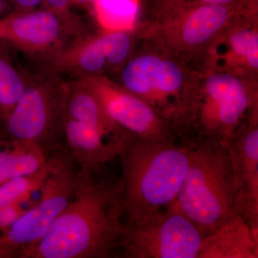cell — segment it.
Masks as SVG:
<instances>
[{
	"instance_id": "obj_1",
	"label": "cell",
	"mask_w": 258,
	"mask_h": 258,
	"mask_svg": "<svg viewBox=\"0 0 258 258\" xmlns=\"http://www.w3.org/2000/svg\"><path fill=\"white\" fill-rule=\"evenodd\" d=\"M98 173L79 169L74 198L22 258L119 257L125 227L121 180L98 179Z\"/></svg>"
},
{
	"instance_id": "obj_2",
	"label": "cell",
	"mask_w": 258,
	"mask_h": 258,
	"mask_svg": "<svg viewBox=\"0 0 258 258\" xmlns=\"http://www.w3.org/2000/svg\"><path fill=\"white\" fill-rule=\"evenodd\" d=\"M189 142L149 140L124 131L118 144L125 222L134 223L175 201L189 164Z\"/></svg>"
},
{
	"instance_id": "obj_3",
	"label": "cell",
	"mask_w": 258,
	"mask_h": 258,
	"mask_svg": "<svg viewBox=\"0 0 258 258\" xmlns=\"http://www.w3.org/2000/svg\"><path fill=\"white\" fill-rule=\"evenodd\" d=\"M116 75L115 82L152 107L181 137L186 135L198 71L139 38L133 54Z\"/></svg>"
},
{
	"instance_id": "obj_4",
	"label": "cell",
	"mask_w": 258,
	"mask_h": 258,
	"mask_svg": "<svg viewBox=\"0 0 258 258\" xmlns=\"http://www.w3.org/2000/svg\"><path fill=\"white\" fill-rule=\"evenodd\" d=\"M189 144V168L171 205L205 237L237 213L233 174L227 145L200 139Z\"/></svg>"
},
{
	"instance_id": "obj_5",
	"label": "cell",
	"mask_w": 258,
	"mask_h": 258,
	"mask_svg": "<svg viewBox=\"0 0 258 258\" xmlns=\"http://www.w3.org/2000/svg\"><path fill=\"white\" fill-rule=\"evenodd\" d=\"M258 113V81L216 71L199 72L187 132L228 146Z\"/></svg>"
},
{
	"instance_id": "obj_6",
	"label": "cell",
	"mask_w": 258,
	"mask_h": 258,
	"mask_svg": "<svg viewBox=\"0 0 258 258\" xmlns=\"http://www.w3.org/2000/svg\"><path fill=\"white\" fill-rule=\"evenodd\" d=\"M249 17L222 5H199L174 10L137 27L139 39L195 69L215 39L241 18Z\"/></svg>"
},
{
	"instance_id": "obj_7",
	"label": "cell",
	"mask_w": 258,
	"mask_h": 258,
	"mask_svg": "<svg viewBox=\"0 0 258 258\" xmlns=\"http://www.w3.org/2000/svg\"><path fill=\"white\" fill-rule=\"evenodd\" d=\"M64 98V82L59 74L47 70L28 76L23 94L3 121L6 138L37 144L47 155L63 147Z\"/></svg>"
},
{
	"instance_id": "obj_8",
	"label": "cell",
	"mask_w": 258,
	"mask_h": 258,
	"mask_svg": "<svg viewBox=\"0 0 258 258\" xmlns=\"http://www.w3.org/2000/svg\"><path fill=\"white\" fill-rule=\"evenodd\" d=\"M48 157L50 171L39 190L38 201L0 235V242L20 258L46 235L74 198L79 166L64 147Z\"/></svg>"
},
{
	"instance_id": "obj_9",
	"label": "cell",
	"mask_w": 258,
	"mask_h": 258,
	"mask_svg": "<svg viewBox=\"0 0 258 258\" xmlns=\"http://www.w3.org/2000/svg\"><path fill=\"white\" fill-rule=\"evenodd\" d=\"M138 222H125L118 255L123 258H198L204 235L172 205Z\"/></svg>"
},
{
	"instance_id": "obj_10",
	"label": "cell",
	"mask_w": 258,
	"mask_h": 258,
	"mask_svg": "<svg viewBox=\"0 0 258 258\" xmlns=\"http://www.w3.org/2000/svg\"><path fill=\"white\" fill-rule=\"evenodd\" d=\"M83 24L71 13L43 8L0 19V40L46 61L84 35Z\"/></svg>"
},
{
	"instance_id": "obj_11",
	"label": "cell",
	"mask_w": 258,
	"mask_h": 258,
	"mask_svg": "<svg viewBox=\"0 0 258 258\" xmlns=\"http://www.w3.org/2000/svg\"><path fill=\"white\" fill-rule=\"evenodd\" d=\"M137 30L86 33L45 61L47 69L76 79L117 74L133 54Z\"/></svg>"
},
{
	"instance_id": "obj_12",
	"label": "cell",
	"mask_w": 258,
	"mask_h": 258,
	"mask_svg": "<svg viewBox=\"0 0 258 258\" xmlns=\"http://www.w3.org/2000/svg\"><path fill=\"white\" fill-rule=\"evenodd\" d=\"M96 95L110 119L123 130L149 140H176L174 127L142 99L108 76L81 78Z\"/></svg>"
},
{
	"instance_id": "obj_13",
	"label": "cell",
	"mask_w": 258,
	"mask_h": 258,
	"mask_svg": "<svg viewBox=\"0 0 258 258\" xmlns=\"http://www.w3.org/2000/svg\"><path fill=\"white\" fill-rule=\"evenodd\" d=\"M195 70L258 81V18L245 17L231 25L207 48Z\"/></svg>"
},
{
	"instance_id": "obj_14",
	"label": "cell",
	"mask_w": 258,
	"mask_h": 258,
	"mask_svg": "<svg viewBox=\"0 0 258 258\" xmlns=\"http://www.w3.org/2000/svg\"><path fill=\"white\" fill-rule=\"evenodd\" d=\"M233 174L235 211L258 232V114L227 146Z\"/></svg>"
},
{
	"instance_id": "obj_15",
	"label": "cell",
	"mask_w": 258,
	"mask_h": 258,
	"mask_svg": "<svg viewBox=\"0 0 258 258\" xmlns=\"http://www.w3.org/2000/svg\"><path fill=\"white\" fill-rule=\"evenodd\" d=\"M62 132L64 149L80 170L98 172L102 166L118 157L120 139L111 138L92 125L63 114Z\"/></svg>"
},
{
	"instance_id": "obj_16",
	"label": "cell",
	"mask_w": 258,
	"mask_h": 258,
	"mask_svg": "<svg viewBox=\"0 0 258 258\" xmlns=\"http://www.w3.org/2000/svg\"><path fill=\"white\" fill-rule=\"evenodd\" d=\"M258 232L235 213L204 237L198 258H257Z\"/></svg>"
},
{
	"instance_id": "obj_17",
	"label": "cell",
	"mask_w": 258,
	"mask_h": 258,
	"mask_svg": "<svg viewBox=\"0 0 258 258\" xmlns=\"http://www.w3.org/2000/svg\"><path fill=\"white\" fill-rule=\"evenodd\" d=\"M64 115L92 125L115 139H120L124 132L110 119L96 95L81 79L64 83Z\"/></svg>"
},
{
	"instance_id": "obj_18",
	"label": "cell",
	"mask_w": 258,
	"mask_h": 258,
	"mask_svg": "<svg viewBox=\"0 0 258 258\" xmlns=\"http://www.w3.org/2000/svg\"><path fill=\"white\" fill-rule=\"evenodd\" d=\"M92 5L97 23L102 31L137 30L139 0H94Z\"/></svg>"
},
{
	"instance_id": "obj_19",
	"label": "cell",
	"mask_w": 258,
	"mask_h": 258,
	"mask_svg": "<svg viewBox=\"0 0 258 258\" xmlns=\"http://www.w3.org/2000/svg\"><path fill=\"white\" fill-rule=\"evenodd\" d=\"M10 45L0 40V119L3 122L21 98L28 83V76L14 63Z\"/></svg>"
},
{
	"instance_id": "obj_20",
	"label": "cell",
	"mask_w": 258,
	"mask_h": 258,
	"mask_svg": "<svg viewBox=\"0 0 258 258\" xmlns=\"http://www.w3.org/2000/svg\"><path fill=\"white\" fill-rule=\"evenodd\" d=\"M199 5L230 7L244 14L258 18V0H151L147 16L139 24L149 21L174 10Z\"/></svg>"
},
{
	"instance_id": "obj_21",
	"label": "cell",
	"mask_w": 258,
	"mask_h": 258,
	"mask_svg": "<svg viewBox=\"0 0 258 258\" xmlns=\"http://www.w3.org/2000/svg\"><path fill=\"white\" fill-rule=\"evenodd\" d=\"M50 171V163L34 174L13 178L0 185V209L21 205L30 196L39 191L48 176Z\"/></svg>"
},
{
	"instance_id": "obj_22",
	"label": "cell",
	"mask_w": 258,
	"mask_h": 258,
	"mask_svg": "<svg viewBox=\"0 0 258 258\" xmlns=\"http://www.w3.org/2000/svg\"><path fill=\"white\" fill-rule=\"evenodd\" d=\"M21 205H13L0 209V231L8 230L27 212Z\"/></svg>"
},
{
	"instance_id": "obj_23",
	"label": "cell",
	"mask_w": 258,
	"mask_h": 258,
	"mask_svg": "<svg viewBox=\"0 0 258 258\" xmlns=\"http://www.w3.org/2000/svg\"><path fill=\"white\" fill-rule=\"evenodd\" d=\"M11 149L10 147L0 149V185L11 179Z\"/></svg>"
},
{
	"instance_id": "obj_24",
	"label": "cell",
	"mask_w": 258,
	"mask_h": 258,
	"mask_svg": "<svg viewBox=\"0 0 258 258\" xmlns=\"http://www.w3.org/2000/svg\"><path fill=\"white\" fill-rule=\"evenodd\" d=\"M72 3V0H43L42 5L45 7L44 8L45 9L66 14L71 13L70 8Z\"/></svg>"
},
{
	"instance_id": "obj_25",
	"label": "cell",
	"mask_w": 258,
	"mask_h": 258,
	"mask_svg": "<svg viewBox=\"0 0 258 258\" xmlns=\"http://www.w3.org/2000/svg\"><path fill=\"white\" fill-rule=\"evenodd\" d=\"M15 7L16 13H27L36 10L37 7L42 5L43 0H5Z\"/></svg>"
},
{
	"instance_id": "obj_26",
	"label": "cell",
	"mask_w": 258,
	"mask_h": 258,
	"mask_svg": "<svg viewBox=\"0 0 258 258\" xmlns=\"http://www.w3.org/2000/svg\"><path fill=\"white\" fill-rule=\"evenodd\" d=\"M15 257H19L18 254L0 242V258Z\"/></svg>"
},
{
	"instance_id": "obj_27",
	"label": "cell",
	"mask_w": 258,
	"mask_h": 258,
	"mask_svg": "<svg viewBox=\"0 0 258 258\" xmlns=\"http://www.w3.org/2000/svg\"><path fill=\"white\" fill-rule=\"evenodd\" d=\"M10 142L8 139L2 138L0 137V149H4V148L10 147Z\"/></svg>"
},
{
	"instance_id": "obj_28",
	"label": "cell",
	"mask_w": 258,
	"mask_h": 258,
	"mask_svg": "<svg viewBox=\"0 0 258 258\" xmlns=\"http://www.w3.org/2000/svg\"><path fill=\"white\" fill-rule=\"evenodd\" d=\"M94 0H72L73 3L79 5H92Z\"/></svg>"
},
{
	"instance_id": "obj_29",
	"label": "cell",
	"mask_w": 258,
	"mask_h": 258,
	"mask_svg": "<svg viewBox=\"0 0 258 258\" xmlns=\"http://www.w3.org/2000/svg\"><path fill=\"white\" fill-rule=\"evenodd\" d=\"M5 9H6V1L0 0V14H2Z\"/></svg>"
}]
</instances>
